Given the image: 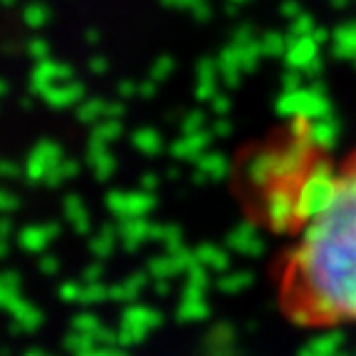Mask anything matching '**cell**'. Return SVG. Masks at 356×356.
<instances>
[{
    "mask_svg": "<svg viewBox=\"0 0 356 356\" xmlns=\"http://www.w3.org/2000/svg\"><path fill=\"white\" fill-rule=\"evenodd\" d=\"M282 307L297 324L356 319V156L334 176L329 198L282 267Z\"/></svg>",
    "mask_w": 356,
    "mask_h": 356,
    "instance_id": "1",
    "label": "cell"
},
{
    "mask_svg": "<svg viewBox=\"0 0 356 356\" xmlns=\"http://www.w3.org/2000/svg\"><path fill=\"white\" fill-rule=\"evenodd\" d=\"M8 312L13 314V327H10L13 332H33V329H38L40 324H42V312L35 309V307L22 300V297Z\"/></svg>",
    "mask_w": 356,
    "mask_h": 356,
    "instance_id": "2",
    "label": "cell"
},
{
    "mask_svg": "<svg viewBox=\"0 0 356 356\" xmlns=\"http://www.w3.org/2000/svg\"><path fill=\"white\" fill-rule=\"evenodd\" d=\"M122 324H127V327H139V329H146V332H149V329L161 324V312H156L144 305H131L124 309Z\"/></svg>",
    "mask_w": 356,
    "mask_h": 356,
    "instance_id": "3",
    "label": "cell"
},
{
    "mask_svg": "<svg viewBox=\"0 0 356 356\" xmlns=\"http://www.w3.org/2000/svg\"><path fill=\"white\" fill-rule=\"evenodd\" d=\"M228 245L233 250L243 252V255H260L262 252V243L257 240L255 230H252L250 225H243V228H238L235 233H230Z\"/></svg>",
    "mask_w": 356,
    "mask_h": 356,
    "instance_id": "4",
    "label": "cell"
},
{
    "mask_svg": "<svg viewBox=\"0 0 356 356\" xmlns=\"http://www.w3.org/2000/svg\"><path fill=\"white\" fill-rule=\"evenodd\" d=\"M341 344H344V337H341V334H327V337L312 339L297 356H337Z\"/></svg>",
    "mask_w": 356,
    "mask_h": 356,
    "instance_id": "5",
    "label": "cell"
},
{
    "mask_svg": "<svg viewBox=\"0 0 356 356\" xmlns=\"http://www.w3.org/2000/svg\"><path fill=\"white\" fill-rule=\"evenodd\" d=\"M195 257H198L200 265L211 267V270H218V273H225L230 265L228 255L222 250H218L216 245H200L198 250H195Z\"/></svg>",
    "mask_w": 356,
    "mask_h": 356,
    "instance_id": "6",
    "label": "cell"
},
{
    "mask_svg": "<svg viewBox=\"0 0 356 356\" xmlns=\"http://www.w3.org/2000/svg\"><path fill=\"white\" fill-rule=\"evenodd\" d=\"M208 317V305L206 300H186L178 305L176 319L178 322H203Z\"/></svg>",
    "mask_w": 356,
    "mask_h": 356,
    "instance_id": "7",
    "label": "cell"
},
{
    "mask_svg": "<svg viewBox=\"0 0 356 356\" xmlns=\"http://www.w3.org/2000/svg\"><path fill=\"white\" fill-rule=\"evenodd\" d=\"M149 273L154 275V277H159V280H168V277H173L176 273H181V267H178L176 257L168 252V255L154 257V260L149 262Z\"/></svg>",
    "mask_w": 356,
    "mask_h": 356,
    "instance_id": "8",
    "label": "cell"
},
{
    "mask_svg": "<svg viewBox=\"0 0 356 356\" xmlns=\"http://www.w3.org/2000/svg\"><path fill=\"white\" fill-rule=\"evenodd\" d=\"M47 240H50V233H47V228H25L20 233V243L25 250L30 252H40L47 245Z\"/></svg>",
    "mask_w": 356,
    "mask_h": 356,
    "instance_id": "9",
    "label": "cell"
},
{
    "mask_svg": "<svg viewBox=\"0 0 356 356\" xmlns=\"http://www.w3.org/2000/svg\"><path fill=\"white\" fill-rule=\"evenodd\" d=\"M95 344H97V337H95V334L77 332V329H74V332L65 339V349H70L74 356L84 354V351H89V349H95Z\"/></svg>",
    "mask_w": 356,
    "mask_h": 356,
    "instance_id": "10",
    "label": "cell"
},
{
    "mask_svg": "<svg viewBox=\"0 0 356 356\" xmlns=\"http://www.w3.org/2000/svg\"><path fill=\"white\" fill-rule=\"evenodd\" d=\"M250 282H252L250 273H230L218 280V289H220V292H228V295H235V292L245 289Z\"/></svg>",
    "mask_w": 356,
    "mask_h": 356,
    "instance_id": "11",
    "label": "cell"
},
{
    "mask_svg": "<svg viewBox=\"0 0 356 356\" xmlns=\"http://www.w3.org/2000/svg\"><path fill=\"white\" fill-rule=\"evenodd\" d=\"M104 300H109V287H104V284L89 282L87 287H82V297H79L82 305H97V302Z\"/></svg>",
    "mask_w": 356,
    "mask_h": 356,
    "instance_id": "12",
    "label": "cell"
},
{
    "mask_svg": "<svg viewBox=\"0 0 356 356\" xmlns=\"http://www.w3.org/2000/svg\"><path fill=\"white\" fill-rule=\"evenodd\" d=\"M74 329H77V332H87V334H97L99 332V319L95 317V314H89V312H82V314H77V317H74Z\"/></svg>",
    "mask_w": 356,
    "mask_h": 356,
    "instance_id": "13",
    "label": "cell"
},
{
    "mask_svg": "<svg viewBox=\"0 0 356 356\" xmlns=\"http://www.w3.org/2000/svg\"><path fill=\"white\" fill-rule=\"evenodd\" d=\"M111 248H114V233H111V230L106 228L104 235H102L99 240H95V243H92V250H95V255L106 257L111 252Z\"/></svg>",
    "mask_w": 356,
    "mask_h": 356,
    "instance_id": "14",
    "label": "cell"
},
{
    "mask_svg": "<svg viewBox=\"0 0 356 356\" xmlns=\"http://www.w3.org/2000/svg\"><path fill=\"white\" fill-rule=\"evenodd\" d=\"M60 297L65 302H79V297H82V287H79V282H65L60 287Z\"/></svg>",
    "mask_w": 356,
    "mask_h": 356,
    "instance_id": "15",
    "label": "cell"
},
{
    "mask_svg": "<svg viewBox=\"0 0 356 356\" xmlns=\"http://www.w3.org/2000/svg\"><path fill=\"white\" fill-rule=\"evenodd\" d=\"M124 284H127V292H129V297H131V302H134V297H136V292H139V289L146 284V275H144V273H134L131 277H129Z\"/></svg>",
    "mask_w": 356,
    "mask_h": 356,
    "instance_id": "16",
    "label": "cell"
},
{
    "mask_svg": "<svg viewBox=\"0 0 356 356\" xmlns=\"http://www.w3.org/2000/svg\"><path fill=\"white\" fill-rule=\"evenodd\" d=\"M109 300L111 302H131V297H129V292H127V284H114V287H109Z\"/></svg>",
    "mask_w": 356,
    "mask_h": 356,
    "instance_id": "17",
    "label": "cell"
},
{
    "mask_svg": "<svg viewBox=\"0 0 356 356\" xmlns=\"http://www.w3.org/2000/svg\"><path fill=\"white\" fill-rule=\"evenodd\" d=\"M38 265H40V270H42L44 275H52L57 270V267H60V265H57V257H50V255L40 257Z\"/></svg>",
    "mask_w": 356,
    "mask_h": 356,
    "instance_id": "18",
    "label": "cell"
},
{
    "mask_svg": "<svg viewBox=\"0 0 356 356\" xmlns=\"http://www.w3.org/2000/svg\"><path fill=\"white\" fill-rule=\"evenodd\" d=\"M99 277H102V265H89L84 270V280L87 282H99Z\"/></svg>",
    "mask_w": 356,
    "mask_h": 356,
    "instance_id": "19",
    "label": "cell"
},
{
    "mask_svg": "<svg viewBox=\"0 0 356 356\" xmlns=\"http://www.w3.org/2000/svg\"><path fill=\"white\" fill-rule=\"evenodd\" d=\"M0 284H6V287H20V280H17L15 273H6L3 280H0Z\"/></svg>",
    "mask_w": 356,
    "mask_h": 356,
    "instance_id": "20",
    "label": "cell"
},
{
    "mask_svg": "<svg viewBox=\"0 0 356 356\" xmlns=\"http://www.w3.org/2000/svg\"><path fill=\"white\" fill-rule=\"evenodd\" d=\"M154 289L159 292V295H166V292H168V280H159V277H156Z\"/></svg>",
    "mask_w": 356,
    "mask_h": 356,
    "instance_id": "21",
    "label": "cell"
},
{
    "mask_svg": "<svg viewBox=\"0 0 356 356\" xmlns=\"http://www.w3.org/2000/svg\"><path fill=\"white\" fill-rule=\"evenodd\" d=\"M25 356H44V354H42V351H35V349H33V351H28Z\"/></svg>",
    "mask_w": 356,
    "mask_h": 356,
    "instance_id": "22",
    "label": "cell"
}]
</instances>
